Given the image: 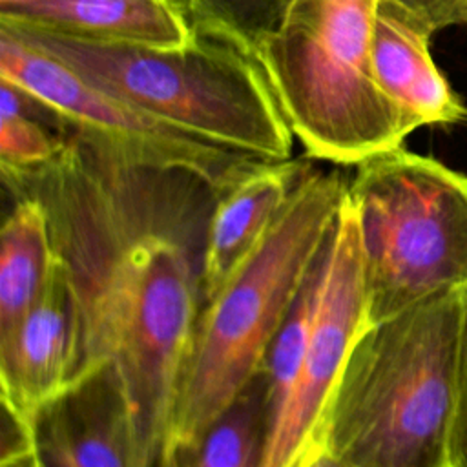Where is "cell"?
Returning <instances> with one entry per match:
<instances>
[{
	"label": "cell",
	"mask_w": 467,
	"mask_h": 467,
	"mask_svg": "<svg viewBox=\"0 0 467 467\" xmlns=\"http://www.w3.org/2000/svg\"><path fill=\"white\" fill-rule=\"evenodd\" d=\"M347 186L341 171L308 164L263 243L202 303L157 467L190 452L263 368L275 334L321 255Z\"/></svg>",
	"instance_id": "cell-3"
},
{
	"label": "cell",
	"mask_w": 467,
	"mask_h": 467,
	"mask_svg": "<svg viewBox=\"0 0 467 467\" xmlns=\"http://www.w3.org/2000/svg\"><path fill=\"white\" fill-rule=\"evenodd\" d=\"M55 263L44 206L16 195L0 232V341L22 321L42 294Z\"/></svg>",
	"instance_id": "cell-14"
},
{
	"label": "cell",
	"mask_w": 467,
	"mask_h": 467,
	"mask_svg": "<svg viewBox=\"0 0 467 467\" xmlns=\"http://www.w3.org/2000/svg\"><path fill=\"white\" fill-rule=\"evenodd\" d=\"M73 306L55 255L46 286L16 328L0 341L2 401L35 421L69 383Z\"/></svg>",
	"instance_id": "cell-11"
},
{
	"label": "cell",
	"mask_w": 467,
	"mask_h": 467,
	"mask_svg": "<svg viewBox=\"0 0 467 467\" xmlns=\"http://www.w3.org/2000/svg\"><path fill=\"white\" fill-rule=\"evenodd\" d=\"M53 161L4 179L46 210L73 306L69 383L109 365L133 423L135 467H157L202 306V254L219 195L75 131Z\"/></svg>",
	"instance_id": "cell-1"
},
{
	"label": "cell",
	"mask_w": 467,
	"mask_h": 467,
	"mask_svg": "<svg viewBox=\"0 0 467 467\" xmlns=\"http://www.w3.org/2000/svg\"><path fill=\"white\" fill-rule=\"evenodd\" d=\"M368 325L441 288H467V175L401 146L356 164L347 186Z\"/></svg>",
	"instance_id": "cell-6"
},
{
	"label": "cell",
	"mask_w": 467,
	"mask_h": 467,
	"mask_svg": "<svg viewBox=\"0 0 467 467\" xmlns=\"http://www.w3.org/2000/svg\"><path fill=\"white\" fill-rule=\"evenodd\" d=\"M20 2H27V0H0V5H7V4H20Z\"/></svg>",
	"instance_id": "cell-23"
},
{
	"label": "cell",
	"mask_w": 467,
	"mask_h": 467,
	"mask_svg": "<svg viewBox=\"0 0 467 467\" xmlns=\"http://www.w3.org/2000/svg\"><path fill=\"white\" fill-rule=\"evenodd\" d=\"M0 26L151 49H184L197 36L179 0H27L0 5Z\"/></svg>",
	"instance_id": "cell-10"
},
{
	"label": "cell",
	"mask_w": 467,
	"mask_h": 467,
	"mask_svg": "<svg viewBox=\"0 0 467 467\" xmlns=\"http://www.w3.org/2000/svg\"><path fill=\"white\" fill-rule=\"evenodd\" d=\"M297 467H348V465L341 463L339 460H336L334 456H330L327 451L321 449L310 458H306L303 463H299Z\"/></svg>",
	"instance_id": "cell-22"
},
{
	"label": "cell",
	"mask_w": 467,
	"mask_h": 467,
	"mask_svg": "<svg viewBox=\"0 0 467 467\" xmlns=\"http://www.w3.org/2000/svg\"><path fill=\"white\" fill-rule=\"evenodd\" d=\"M0 78L53 115L60 133L75 131L139 162L192 170L221 192L263 161L202 140L133 108L4 29Z\"/></svg>",
	"instance_id": "cell-7"
},
{
	"label": "cell",
	"mask_w": 467,
	"mask_h": 467,
	"mask_svg": "<svg viewBox=\"0 0 467 467\" xmlns=\"http://www.w3.org/2000/svg\"><path fill=\"white\" fill-rule=\"evenodd\" d=\"M26 95L0 78V168L9 179L47 164L64 146V133H49L24 111Z\"/></svg>",
	"instance_id": "cell-17"
},
{
	"label": "cell",
	"mask_w": 467,
	"mask_h": 467,
	"mask_svg": "<svg viewBox=\"0 0 467 467\" xmlns=\"http://www.w3.org/2000/svg\"><path fill=\"white\" fill-rule=\"evenodd\" d=\"M368 327V297L359 230L345 193L319 259L310 334L292 394L270 425L261 467H297L314 451L317 429L345 365Z\"/></svg>",
	"instance_id": "cell-8"
},
{
	"label": "cell",
	"mask_w": 467,
	"mask_h": 467,
	"mask_svg": "<svg viewBox=\"0 0 467 467\" xmlns=\"http://www.w3.org/2000/svg\"><path fill=\"white\" fill-rule=\"evenodd\" d=\"M99 89L212 144L288 161L292 130L259 62L195 27L184 49L117 46L0 26Z\"/></svg>",
	"instance_id": "cell-4"
},
{
	"label": "cell",
	"mask_w": 467,
	"mask_h": 467,
	"mask_svg": "<svg viewBox=\"0 0 467 467\" xmlns=\"http://www.w3.org/2000/svg\"><path fill=\"white\" fill-rule=\"evenodd\" d=\"M296 0H184L193 26L223 38L246 55L259 47L285 24Z\"/></svg>",
	"instance_id": "cell-16"
},
{
	"label": "cell",
	"mask_w": 467,
	"mask_h": 467,
	"mask_svg": "<svg viewBox=\"0 0 467 467\" xmlns=\"http://www.w3.org/2000/svg\"><path fill=\"white\" fill-rule=\"evenodd\" d=\"M36 449L35 421L22 416L9 403L2 401V440L0 462Z\"/></svg>",
	"instance_id": "cell-20"
},
{
	"label": "cell",
	"mask_w": 467,
	"mask_h": 467,
	"mask_svg": "<svg viewBox=\"0 0 467 467\" xmlns=\"http://www.w3.org/2000/svg\"><path fill=\"white\" fill-rule=\"evenodd\" d=\"M449 467H467V288L463 292V330L458 365L456 403L447 445Z\"/></svg>",
	"instance_id": "cell-18"
},
{
	"label": "cell",
	"mask_w": 467,
	"mask_h": 467,
	"mask_svg": "<svg viewBox=\"0 0 467 467\" xmlns=\"http://www.w3.org/2000/svg\"><path fill=\"white\" fill-rule=\"evenodd\" d=\"M46 467H135L133 423L122 383L106 365L71 383L35 418Z\"/></svg>",
	"instance_id": "cell-9"
},
{
	"label": "cell",
	"mask_w": 467,
	"mask_h": 467,
	"mask_svg": "<svg viewBox=\"0 0 467 467\" xmlns=\"http://www.w3.org/2000/svg\"><path fill=\"white\" fill-rule=\"evenodd\" d=\"M0 467H44V463H42L38 449H35V451H29L26 454H20V456L2 460Z\"/></svg>",
	"instance_id": "cell-21"
},
{
	"label": "cell",
	"mask_w": 467,
	"mask_h": 467,
	"mask_svg": "<svg viewBox=\"0 0 467 467\" xmlns=\"http://www.w3.org/2000/svg\"><path fill=\"white\" fill-rule=\"evenodd\" d=\"M379 0H296L257 51L279 108L308 157L359 164L401 146L416 122L379 86L372 26Z\"/></svg>",
	"instance_id": "cell-5"
},
{
	"label": "cell",
	"mask_w": 467,
	"mask_h": 467,
	"mask_svg": "<svg viewBox=\"0 0 467 467\" xmlns=\"http://www.w3.org/2000/svg\"><path fill=\"white\" fill-rule=\"evenodd\" d=\"M407 13L429 33L467 24V0H381Z\"/></svg>",
	"instance_id": "cell-19"
},
{
	"label": "cell",
	"mask_w": 467,
	"mask_h": 467,
	"mask_svg": "<svg viewBox=\"0 0 467 467\" xmlns=\"http://www.w3.org/2000/svg\"><path fill=\"white\" fill-rule=\"evenodd\" d=\"M431 35L407 13L378 2L372 26L374 73L385 93L418 128L467 119V108L431 57Z\"/></svg>",
	"instance_id": "cell-13"
},
{
	"label": "cell",
	"mask_w": 467,
	"mask_h": 467,
	"mask_svg": "<svg viewBox=\"0 0 467 467\" xmlns=\"http://www.w3.org/2000/svg\"><path fill=\"white\" fill-rule=\"evenodd\" d=\"M42 463H44V462H42ZM44 467H46V465H44Z\"/></svg>",
	"instance_id": "cell-24"
},
{
	"label": "cell",
	"mask_w": 467,
	"mask_h": 467,
	"mask_svg": "<svg viewBox=\"0 0 467 467\" xmlns=\"http://www.w3.org/2000/svg\"><path fill=\"white\" fill-rule=\"evenodd\" d=\"M308 162L261 161L219 192L202 254V303L254 254Z\"/></svg>",
	"instance_id": "cell-12"
},
{
	"label": "cell",
	"mask_w": 467,
	"mask_h": 467,
	"mask_svg": "<svg viewBox=\"0 0 467 467\" xmlns=\"http://www.w3.org/2000/svg\"><path fill=\"white\" fill-rule=\"evenodd\" d=\"M268 425V381L261 368L206 427L195 447L164 467H261Z\"/></svg>",
	"instance_id": "cell-15"
},
{
	"label": "cell",
	"mask_w": 467,
	"mask_h": 467,
	"mask_svg": "<svg viewBox=\"0 0 467 467\" xmlns=\"http://www.w3.org/2000/svg\"><path fill=\"white\" fill-rule=\"evenodd\" d=\"M463 292L436 290L358 336L312 454L348 467H449Z\"/></svg>",
	"instance_id": "cell-2"
}]
</instances>
